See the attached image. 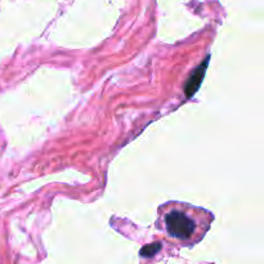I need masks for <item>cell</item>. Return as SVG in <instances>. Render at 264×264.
I'll use <instances>...</instances> for the list:
<instances>
[{
  "label": "cell",
  "instance_id": "obj_2",
  "mask_svg": "<svg viewBox=\"0 0 264 264\" xmlns=\"http://www.w3.org/2000/svg\"><path fill=\"white\" fill-rule=\"evenodd\" d=\"M159 249H160L159 244H155V245H148V246H146L145 249L142 250L141 254L143 255V257H151V255H154Z\"/></svg>",
  "mask_w": 264,
  "mask_h": 264
},
{
  "label": "cell",
  "instance_id": "obj_1",
  "mask_svg": "<svg viewBox=\"0 0 264 264\" xmlns=\"http://www.w3.org/2000/svg\"><path fill=\"white\" fill-rule=\"evenodd\" d=\"M214 215L203 208L181 201H169L157 210V228L169 239L194 245L210 230Z\"/></svg>",
  "mask_w": 264,
  "mask_h": 264
}]
</instances>
